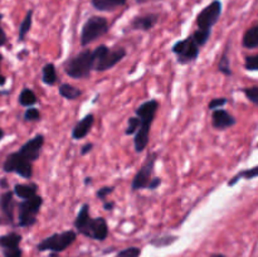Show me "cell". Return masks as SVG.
Masks as SVG:
<instances>
[{
	"label": "cell",
	"mask_w": 258,
	"mask_h": 257,
	"mask_svg": "<svg viewBox=\"0 0 258 257\" xmlns=\"http://www.w3.org/2000/svg\"><path fill=\"white\" fill-rule=\"evenodd\" d=\"M158 101L149 100L146 101V102L141 103V105L135 110L136 116H138L141 121L140 127L136 131L135 139H134V145H135L136 153H143L146 149V146L149 145L151 125H153L156 112H158Z\"/></svg>",
	"instance_id": "cell-1"
},
{
	"label": "cell",
	"mask_w": 258,
	"mask_h": 257,
	"mask_svg": "<svg viewBox=\"0 0 258 257\" xmlns=\"http://www.w3.org/2000/svg\"><path fill=\"white\" fill-rule=\"evenodd\" d=\"M66 75L70 76L75 80H85L91 76L93 71V60H92V50L83 49L78 54L73 55L70 59L66 60L64 65Z\"/></svg>",
	"instance_id": "cell-2"
},
{
	"label": "cell",
	"mask_w": 258,
	"mask_h": 257,
	"mask_svg": "<svg viewBox=\"0 0 258 257\" xmlns=\"http://www.w3.org/2000/svg\"><path fill=\"white\" fill-rule=\"evenodd\" d=\"M126 49L125 48H108L107 45L101 44L92 50V60H93V71L103 72V71L111 70L115 67L118 62L125 58Z\"/></svg>",
	"instance_id": "cell-3"
},
{
	"label": "cell",
	"mask_w": 258,
	"mask_h": 257,
	"mask_svg": "<svg viewBox=\"0 0 258 257\" xmlns=\"http://www.w3.org/2000/svg\"><path fill=\"white\" fill-rule=\"evenodd\" d=\"M107 32L108 20L105 17L92 15L82 25V29H81V45L82 47H87L91 43L96 42L101 37L107 34Z\"/></svg>",
	"instance_id": "cell-4"
},
{
	"label": "cell",
	"mask_w": 258,
	"mask_h": 257,
	"mask_svg": "<svg viewBox=\"0 0 258 257\" xmlns=\"http://www.w3.org/2000/svg\"><path fill=\"white\" fill-rule=\"evenodd\" d=\"M77 239V232L64 231L60 233H53L37 244V249L39 252L50 251L52 253H60L66 251L70 246H72Z\"/></svg>",
	"instance_id": "cell-5"
},
{
	"label": "cell",
	"mask_w": 258,
	"mask_h": 257,
	"mask_svg": "<svg viewBox=\"0 0 258 257\" xmlns=\"http://www.w3.org/2000/svg\"><path fill=\"white\" fill-rule=\"evenodd\" d=\"M43 204V198L37 194L33 198L18 203V226L22 228L32 227L37 223V216Z\"/></svg>",
	"instance_id": "cell-6"
},
{
	"label": "cell",
	"mask_w": 258,
	"mask_h": 257,
	"mask_svg": "<svg viewBox=\"0 0 258 257\" xmlns=\"http://www.w3.org/2000/svg\"><path fill=\"white\" fill-rule=\"evenodd\" d=\"M171 52L176 55V60L179 65H189L198 59L201 47L194 42L193 37L189 35V37L174 43L171 47Z\"/></svg>",
	"instance_id": "cell-7"
},
{
	"label": "cell",
	"mask_w": 258,
	"mask_h": 257,
	"mask_svg": "<svg viewBox=\"0 0 258 257\" xmlns=\"http://www.w3.org/2000/svg\"><path fill=\"white\" fill-rule=\"evenodd\" d=\"M3 170L5 173H15L24 179H32L33 163L23 158L18 151L10 153L3 163Z\"/></svg>",
	"instance_id": "cell-8"
},
{
	"label": "cell",
	"mask_w": 258,
	"mask_h": 257,
	"mask_svg": "<svg viewBox=\"0 0 258 257\" xmlns=\"http://www.w3.org/2000/svg\"><path fill=\"white\" fill-rule=\"evenodd\" d=\"M156 159H158V154L156 153H150L146 156L145 161H144V164L139 169L138 173L135 174L133 181H131V190L138 191L141 190V189H148L149 183L153 179Z\"/></svg>",
	"instance_id": "cell-9"
},
{
	"label": "cell",
	"mask_w": 258,
	"mask_h": 257,
	"mask_svg": "<svg viewBox=\"0 0 258 257\" xmlns=\"http://www.w3.org/2000/svg\"><path fill=\"white\" fill-rule=\"evenodd\" d=\"M222 9H223V5H222L221 0H213L211 4L203 8L201 10V13L197 15V25H198V29H213V27L218 23L219 18H221Z\"/></svg>",
	"instance_id": "cell-10"
},
{
	"label": "cell",
	"mask_w": 258,
	"mask_h": 257,
	"mask_svg": "<svg viewBox=\"0 0 258 257\" xmlns=\"http://www.w3.org/2000/svg\"><path fill=\"white\" fill-rule=\"evenodd\" d=\"M78 233L88 237V238L96 239V241H105L108 237V226L107 222L103 217H97V218H91L86 223L83 228L78 231Z\"/></svg>",
	"instance_id": "cell-11"
},
{
	"label": "cell",
	"mask_w": 258,
	"mask_h": 257,
	"mask_svg": "<svg viewBox=\"0 0 258 257\" xmlns=\"http://www.w3.org/2000/svg\"><path fill=\"white\" fill-rule=\"evenodd\" d=\"M43 145H44V136L42 134H38V135L33 136L30 140H28L27 143L23 144L20 146V149L18 150V153L23 156L24 159H27L30 163H34L35 160H38L42 153Z\"/></svg>",
	"instance_id": "cell-12"
},
{
	"label": "cell",
	"mask_w": 258,
	"mask_h": 257,
	"mask_svg": "<svg viewBox=\"0 0 258 257\" xmlns=\"http://www.w3.org/2000/svg\"><path fill=\"white\" fill-rule=\"evenodd\" d=\"M236 117L224 108H218V110H214L212 112V126L216 130H227V128L236 125Z\"/></svg>",
	"instance_id": "cell-13"
},
{
	"label": "cell",
	"mask_w": 258,
	"mask_h": 257,
	"mask_svg": "<svg viewBox=\"0 0 258 257\" xmlns=\"http://www.w3.org/2000/svg\"><path fill=\"white\" fill-rule=\"evenodd\" d=\"M159 22V14L156 13H149L145 15H136L130 23V27L134 30H143V32H149L153 29Z\"/></svg>",
	"instance_id": "cell-14"
},
{
	"label": "cell",
	"mask_w": 258,
	"mask_h": 257,
	"mask_svg": "<svg viewBox=\"0 0 258 257\" xmlns=\"http://www.w3.org/2000/svg\"><path fill=\"white\" fill-rule=\"evenodd\" d=\"M15 201H14V193L13 190H5L4 193L0 196V211H2L3 216L5 217L8 223L13 224L14 222V208H15Z\"/></svg>",
	"instance_id": "cell-15"
},
{
	"label": "cell",
	"mask_w": 258,
	"mask_h": 257,
	"mask_svg": "<svg viewBox=\"0 0 258 257\" xmlns=\"http://www.w3.org/2000/svg\"><path fill=\"white\" fill-rule=\"evenodd\" d=\"M93 123H95V116L92 113H88L86 115L82 120L78 121L75 125L72 130V138L75 140H81V139H85L86 136L90 134L91 128L93 127Z\"/></svg>",
	"instance_id": "cell-16"
},
{
	"label": "cell",
	"mask_w": 258,
	"mask_h": 257,
	"mask_svg": "<svg viewBox=\"0 0 258 257\" xmlns=\"http://www.w3.org/2000/svg\"><path fill=\"white\" fill-rule=\"evenodd\" d=\"M14 196L20 198L22 201L25 199H30L38 194V185L34 183L29 184H15L14 189H13Z\"/></svg>",
	"instance_id": "cell-17"
},
{
	"label": "cell",
	"mask_w": 258,
	"mask_h": 257,
	"mask_svg": "<svg viewBox=\"0 0 258 257\" xmlns=\"http://www.w3.org/2000/svg\"><path fill=\"white\" fill-rule=\"evenodd\" d=\"M127 0H91V4L98 12H113L121 7H125Z\"/></svg>",
	"instance_id": "cell-18"
},
{
	"label": "cell",
	"mask_w": 258,
	"mask_h": 257,
	"mask_svg": "<svg viewBox=\"0 0 258 257\" xmlns=\"http://www.w3.org/2000/svg\"><path fill=\"white\" fill-rule=\"evenodd\" d=\"M58 73L57 68L53 63H47L42 68V81L43 83L48 86H54L58 82Z\"/></svg>",
	"instance_id": "cell-19"
},
{
	"label": "cell",
	"mask_w": 258,
	"mask_h": 257,
	"mask_svg": "<svg viewBox=\"0 0 258 257\" xmlns=\"http://www.w3.org/2000/svg\"><path fill=\"white\" fill-rule=\"evenodd\" d=\"M242 45L247 49H254L258 48V24L253 25L246 30L242 39Z\"/></svg>",
	"instance_id": "cell-20"
},
{
	"label": "cell",
	"mask_w": 258,
	"mask_h": 257,
	"mask_svg": "<svg viewBox=\"0 0 258 257\" xmlns=\"http://www.w3.org/2000/svg\"><path fill=\"white\" fill-rule=\"evenodd\" d=\"M58 92H59V95L62 96L63 98L70 101L77 100V98H80L81 96H82V91H81L80 88L75 87V86L70 85V83H62V85L58 87Z\"/></svg>",
	"instance_id": "cell-21"
},
{
	"label": "cell",
	"mask_w": 258,
	"mask_h": 257,
	"mask_svg": "<svg viewBox=\"0 0 258 257\" xmlns=\"http://www.w3.org/2000/svg\"><path fill=\"white\" fill-rule=\"evenodd\" d=\"M18 101H19V105L23 106V107H33L35 103L38 102V97L35 95V92L30 88L25 87L20 91L19 97H18Z\"/></svg>",
	"instance_id": "cell-22"
},
{
	"label": "cell",
	"mask_w": 258,
	"mask_h": 257,
	"mask_svg": "<svg viewBox=\"0 0 258 257\" xmlns=\"http://www.w3.org/2000/svg\"><path fill=\"white\" fill-rule=\"evenodd\" d=\"M33 25V10H28L27 14H25L24 19L22 20L19 25V29H18V40L19 42H24L25 37L28 35V33L30 32V28Z\"/></svg>",
	"instance_id": "cell-23"
},
{
	"label": "cell",
	"mask_w": 258,
	"mask_h": 257,
	"mask_svg": "<svg viewBox=\"0 0 258 257\" xmlns=\"http://www.w3.org/2000/svg\"><path fill=\"white\" fill-rule=\"evenodd\" d=\"M254 178H258V165L252 166V168L249 169H244V170H241L239 173H237L236 175L232 176L228 181V186L236 185L241 179H247V180H249V179Z\"/></svg>",
	"instance_id": "cell-24"
},
{
	"label": "cell",
	"mask_w": 258,
	"mask_h": 257,
	"mask_svg": "<svg viewBox=\"0 0 258 257\" xmlns=\"http://www.w3.org/2000/svg\"><path fill=\"white\" fill-rule=\"evenodd\" d=\"M22 242V236L17 232H10V233L0 236V247L4 248H13V247H19Z\"/></svg>",
	"instance_id": "cell-25"
},
{
	"label": "cell",
	"mask_w": 258,
	"mask_h": 257,
	"mask_svg": "<svg viewBox=\"0 0 258 257\" xmlns=\"http://www.w3.org/2000/svg\"><path fill=\"white\" fill-rule=\"evenodd\" d=\"M91 219V216H90V206H88L87 203L82 204V207H81L80 212H78L77 217H76L75 219V228L77 229V232L80 231L81 228H83V227L86 226V223H87L88 221Z\"/></svg>",
	"instance_id": "cell-26"
},
{
	"label": "cell",
	"mask_w": 258,
	"mask_h": 257,
	"mask_svg": "<svg viewBox=\"0 0 258 257\" xmlns=\"http://www.w3.org/2000/svg\"><path fill=\"white\" fill-rule=\"evenodd\" d=\"M179 239L178 236L175 234H164V236H156L154 238L150 239V244L154 247H168L171 246L173 243H175Z\"/></svg>",
	"instance_id": "cell-27"
},
{
	"label": "cell",
	"mask_w": 258,
	"mask_h": 257,
	"mask_svg": "<svg viewBox=\"0 0 258 257\" xmlns=\"http://www.w3.org/2000/svg\"><path fill=\"white\" fill-rule=\"evenodd\" d=\"M211 35H212V30L197 29L196 32L191 34V37H193L194 42H196L199 47H203V45H206L207 43H208Z\"/></svg>",
	"instance_id": "cell-28"
},
{
	"label": "cell",
	"mask_w": 258,
	"mask_h": 257,
	"mask_svg": "<svg viewBox=\"0 0 258 257\" xmlns=\"http://www.w3.org/2000/svg\"><path fill=\"white\" fill-rule=\"evenodd\" d=\"M218 71L221 73H223L224 76H232V70H231V62H229L228 57V49H226L222 54L221 59L218 63Z\"/></svg>",
	"instance_id": "cell-29"
},
{
	"label": "cell",
	"mask_w": 258,
	"mask_h": 257,
	"mask_svg": "<svg viewBox=\"0 0 258 257\" xmlns=\"http://www.w3.org/2000/svg\"><path fill=\"white\" fill-rule=\"evenodd\" d=\"M140 123L141 121L138 116H133V117L128 118L127 127H126L125 130L126 135H135L136 131H138L139 127H140Z\"/></svg>",
	"instance_id": "cell-30"
},
{
	"label": "cell",
	"mask_w": 258,
	"mask_h": 257,
	"mask_svg": "<svg viewBox=\"0 0 258 257\" xmlns=\"http://www.w3.org/2000/svg\"><path fill=\"white\" fill-rule=\"evenodd\" d=\"M25 121H29V122H35V121H39L42 115H40L39 110L35 107H28L24 111V115H23Z\"/></svg>",
	"instance_id": "cell-31"
},
{
	"label": "cell",
	"mask_w": 258,
	"mask_h": 257,
	"mask_svg": "<svg viewBox=\"0 0 258 257\" xmlns=\"http://www.w3.org/2000/svg\"><path fill=\"white\" fill-rule=\"evenodd\" d=\"M247 98L251 101L253 105L258 106V86H252V87H246L242 90Z\"/></svg>",
	"instance_id": "cell-32"
},
{
	"label": "cell",
	"mask_w": 258,
	"mask_h": 257,
	"mask_svg": "<svg viewBox=\"0 0 258 257\" xmlns=\"http://www.w3.org/2000/svg\"><path fill=\"white\" fill-rule=\"evenodd\" d=\"M141 256V248L139 247H128V248L122 249L118 252L115 257H140Z\"/></svg>",
	"instance_id": "cell-33"
},
{
	"label": "cell",
	"mask_w": 258,
	"mask_h": 257,
	"mask_svg": "<svg viewBox=\"0 0 258 257\" xmlns=\"http://www.w3.org/2000/svg\"><path fill=\"white\" fill-rule=\"evenodd\" d=\"M227 103H228V98H226V97H217V98H213V100H212L211 102L208 103V108L211 111L218 110V108L224 107V106H226Z\"/></svg>",
	"instance_id": "cell-34"
},
{
	"label": "cell",
	"mask_w": 258,
	"mask_h": 257,
	"mask_svg": "<svg viewBox=\"0 0 258 257\" xmlns=\"http://www.w3.org/2000/svg\"><path fill=\"white\" fill-rule=\"evenodd\" d=\"M244 68L247 71H258V54L246 57V59H244Z\"/></svg>",
	"instance_id": "cell-35"
},
{
	"label": "cell",
	"mask_w": 258,
	"mask_h": 257,
	"mask_svg": "<svg viewBox=\"0 0 258 257\" xmlns=\"http://www.w3.org/2000/svg\"><path fill=\"white\" fill-rule=\"evenodd\" d=\"M113 190H115V186H102L101 189H98L97 191H96V197H97L100 201L105 202L107 201V197L110 196V194L113 193Z\"/></svg>",
	"instance_id": "cell-36"
},
{
	"label": "cell",
	"mask_w": 258,
	"mask_h": 257,
	"mask_svg": "<svg viewBox=\"0 0 258 257\" xmlns=\"http://www.w3.org/2000/svg\"><path fill=\"white\" fill-rule=\"evenodd\" d=\"M4 257H23V251L20 247H13V248L3 249Z\"/></svg>",
	"instance_id": "cell-37"
},
{
	"label": "cell",
	"mask_w": 258,
	"mask_h": 257,
	"mask_svg": "<svg viewBox=\"0 0 258 257\" xmlns=\"http://www.w3.org/2000/svg\"><path fill=\"white\" fill-rule=\"evenodd\" d=\"M3 14L0 13V47H4V45H7L8 43V35L7 33H5L4 28H3L2 25V20H3Z\"/></svg>",
	"instance_id": "cell-38"
},
{
	"label": "cell",
	"mask_w": 258,
	"mask_h": 257,
	"mask_svg": "<svg viewBox=\"0 0 258 257\" xmlns=\"http://www.w3.org/2000/svg\"><path fill=\"white\" fill-rule=\"evenodd\" d=\"M160 185H161V178H159V176H153V179H151L150 183H149L148 189H150V190H155V189H158Z\"/></svg>",
	"instance_id": "cell-39"
},
{
	"label": "cell",
	"mask_w": 258,
	"mask_h": 257,
	"mask_svg": "<svg viewBox=\"0 0 258 257\" xmlns=\"http://www.w3.org/2000/svg\"><path fill=\"white\" fill-rule=\"evenodd\" d=\"M93 149V144L92 143H87L85 144V145L82 146V149H81V155H87L88 153H91Z\"/></svg>",
	"instance_id": "cell-40"
},
{
	"label": "cell",
	"mask_w": 258,
	"mask_h": 257,
	"mask_svg": "<svg viewBox=\"0 0 258 257\" xmlns=\"http://www.w3.org/2000/svg\"><path fill=\"white\" fill-rule=\"evenodd\" d=\"M2 62H3V54H0V67H2ZM7 83V77L2 73L0 71V86H4Z\"/></svg>",
	"instance_id": "cell-41"
},
{
	"label": "cell",
	"mask_w": 258,
	"mask_h": 257,
	"mask_svg": "<svg viewBox=\"0 0 258 257\" xmlns=\"http://www.w3.org/2000/svg\"><path fill=\"white\" fill-rule=\"evenodd\" d=\"M113 207H115V203H113V202H103V209H105V211H112Z\"/></svg>",
	"instance_id": "cell-42"
},
{
	"label": "cell",
	"mask_w": 258,
	"mask_h": 257,
	"mask_svg": "<svg viewBox=\"0 0 258 257\" xmlns=\"http://www.w3.org/2000/svg\"><path fill=\"white\" fill-rule=\"evenodd\" d=\"M0 188L3 189H9V184H8V180L5 178L0 179Z\"/></svg>",
	"instance_id": "cell-43"
},
{
	"label": "cell",
	"mask_w": 258,
	"mask_h": 257,
	"mask_svg": "<svg viewBox=\"0 0 258 257\" xmlns=\"http://www.w3.org/2000/svg\"><path fill=\"white\" fill-rule=\"evenodd\" d=\"M149 2H155V0H136L138 4H145V3H149Z\"/></svg>",
	"instance_id": "cell-44"
},
{
	"label": "cell",
	"mask_w": 258,
	"mask_h": 257,
	"mask_svg": "<svg viewBox=\"0 0 258 257\" xmlns=\"http://www.w3.org/2000/svg\"><path fill=\"white\" fill-rule=\"evenodd\" d=\"M211 257H227V256L223 253H213Z\"/></svg>",
	"instance_id": "cell-45"
},
{
	"label": "cell",
	"mask_w": 258,
	"mask_h": 257,
	"mask_svg": "<svg viewBox=\"0 0 258 257\" xmlns=\"http://www.w3.org/2000/svg\"><path fill=\"white\" fill-rule=\"evenodd\" d=\"M91 181H92V178H90V176L85 179V184H86V185H87V184H91Z\"/></svg>",
	"instance_id": "cell-46"
},
{
	"label": "cell",
	"mask_w": 258,
	"mask_h": 257,
	"mask_svg": "<svg viewBox=\"0 0 258 257\" xmlns=\"http://www.w3.org/2000/svg\"><path fill=\"white\" fill-rule=\"evenodd\" d=\"M4 135H5V133L2 130V128H0V141H2V139L4 138Z\"/></svg>",
	"instance_id": "cell-47"
},
{
	"label": "cell",
	"mask_w": 258,
	"mask_h": 257,
	"mask_svg": "<svg viewBox=\"0 0 258 257\" xmlns=\"http://www.w3.org/2000/svg\"><path fill=\"white\" fill-rule=\"evenodd\" d=\"M257 148H258V144H257Z\"/></svg>",
	"instance_id": "cell-48"
}]
</instances>
